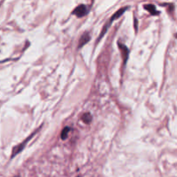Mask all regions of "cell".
<instances>
[{
    "label": "cell",
    "mask_w": 177,
    "mask_h": 177,
    "mask_svg": "<svg viewBox=\"0 0 177 177\" xmlns=\"http://www.w3.org/2000/svg\"><path fill=\"white\" fill-rule=\"evenodd\" d=\"M129 7H124V8H121V9H119L117 12H115L113 15H112V16H111V18H110V21H109V22L107 23V24H105V26L104 27L103 30H102V32L100 33V36L99 37V38H98V41H99L100 40V38H102V37L105 36V32L107 31V30L109 29V27H110V25L111 24V22H113L114 20H116V19H118V18H119L121 16L123 15L125 12V10L128 9Z\"/></svg>",
    "instance_id": "obj_1"
},
{
    "label": "cell",
    "mask_w": 177,
    "mask_h": 177,
    "mask_svg": "<svg viewBox=\"0 0 177 177\" xmlns=\"http://www.w3.org/2000/svg\"><path fill=\"white\" fill-rule=\"evenodd\" d=\"M38 130L39 129H37V131H35V132H33L32 134H30V136L25 139L24 141H22L21 143H19L18 145H16V146H15V147L13 148V149H12V154H11V155H10V158L12 159V158H14L16 155H17V154H19V153H21L22 150H23V149H24V147L26 146V144H27V143L29 142V141L37 134V132L38 131Z\"/></svg>",
    "instance_id": "obj_2"
},
{
    "label": "cell",
    "mask_w": 177,
    "mask_h": 177,
    "mask_svg": "<svg viewBox=\"0 0 177 177\" xmlns=\"http://www.w3.org/2000/svg\"><path fill=\"white\" fill-rule=\"evenodd\" d=\"M87 12H88L87 7L85 4H80L79 6L74 9L72 13L78 17H83L87 14Z\"/></svg>",
    "instance_id": "obj_3"
},
{
    "label": "cell",
    "mask_w": 177,
    "mask_h": 177,
    "mask_svg": "<svg viewBox=\"0 0 177 177\" xmlns=\"http://www.w3.org/2000/svg\"><path fill=\"white\" fill-rule=\"evenodd\" d=\"M118 47H119V49L121 50V53H122V57H123V60H124V65H125L127 60H128V58H129V49L126 47L125 45L121 43H118Z\"/></svg>",
    "instance_id": "obj_4"
},
{
    "label": "cell",
    "mask_w": 177,
    "mask_h": 177,
    "mask_svg": "<svg viewBox=\"0 0 177 177\" xmlns=\"http://www.w3.org/2000/svg\"><path fill=\"white\" fill-rule=\"evenodd\" d=\"M91 40V36L89 35L88 32H86L84 33L82 36H81V39H80V42H79V45H78V48L81 49L85 44H87L88 43L89 41Z\"/></svg>",
    "instance_id": "obj_5"
},
{
    "label": "cell",
    "mask_w": 177,
    "mask_h": 177,
    "mask_svg": "<svg viewBox=\"0 0 177 177\" xmlns=\"http://www.w3.org/2000/svg\"><path fill=\"white\" fill-rule=\"evenodd\" d=\"M143 7H144V9H145L146 10H148L151 15H153V16L159 15V11H158V10H156L155 5H153V4H145Z\"/></svg>",
    "instance_id": "obj_6"
},
{
    "label": "cell",
    "mask_w": 177,
    "mask_h": 177,
    "mask_svg": "<svg viewBox=\"0 0 177 177\" xmlns=\"http://www.w3.org/2000/svg\"><path fill=\"white\" fill-rule=\"evenodd\" d=\"M70 131H71V128H70V127H65V128L62 130L61 134H60V137H61L62 140H66L67 136H68V133H69Z\"/></svg>",
    "instance_id": "obj_7"
},
{
    "label": "cell",
    "mask_w": 177,
    "mask_h": 177,
    "mask_svg": "<svg viewBox=\"0 0 177 177\" xmlns=\"http://www.w3.org/2000/svg\"><path fill=\"white\" fill-rule=\"evenodd\" d=\"M81 119H82V121H83L84 123H86V124H90L91 121H92V116H91V114H90L89 112H87V113L83 114Z\"/></svg>",
    "instance_id": "obj_8"
},
{
    "label": "cell",
    "mask_w": 177,
    "mask_h": 177,
    "mask_svg": "<svg viewBox=\"0 0 177 177\" xmlns=\"http://www.w3.org/2000/svg\"><path fill=\"white\" fill-rule=\"evenodd\" d=\"M134 21H135V30H136V31H137V18H135Z\"/></svg>",
    "instance_id": "obj_9"
},
{
    "label": "cell",
    "mask_w": 177,
    "mask_h": 177,
    "mask_svg": "<svg viewBox=\"0 0 177 177\" xmlns=\"http://www.w3.org/2000/svg\"><path fill=\"white\" fill-rule=\"evenodd\" d=\"M15 177H20V176H15Z\"/></svg>",
    "instance_id": "obj_10"
}]
</instances>
